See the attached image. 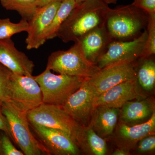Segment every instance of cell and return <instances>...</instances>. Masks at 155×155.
I'll list each match as a JSON object with an SVG mask.
<instances>
[{"label": "cell", "mask_w": 155, "mask_h": 155, "mask_svg": "<svg viewBox=\"0 0 155 155\" xmlns=\"http://www.w3.org/2000/svg\"><path fill=\"white\" fill-rule=\"evenodd\" d=\"M6 102L25 114L42 104L41 90L33 75L12 73L8 97Z\"/></svg>", "instance_id": "7"}, {"label": "cell", "mask_w": 155, "mask_h": 155, "mask_svg": "<svg viewBox=\"0 0 155 155\" xmlns=\"http://www.w3.org/2000/svg\"><path fill=\"white\" fill-rule=\"evenodd\" d=\"M0 2L6 10L17 11L22 19L28 21L38 8L36 0H0Z\"/></svg>", "instance_id": "22"}, {"label": "cell", "mask_w": 155, "mask_h": 155, "mask_svg": "<svg viewBox=\"0 0 155 155\" xmlns=\"http://www.w3.org/2000/svg\"><path fill=\"white\" fill-rule=\"evenodd\" d=\"M111 41L112 39L104 25L89 31L75 43L84 57L96 64Z\"/></svg>", "instance_id": "15"}, {"label": "cell", "mask_w": 155, "mask_h": 155, "mask_svg": "<svg viewBox=\"0 0 155 155\" xmlns=\"http://www.w3.org/2000/svg\"><path fill=\"white\" fill-rule=\"evenodd\" d=\"M76 143L78 147L84 143H87L90 149L96 155H105L107 143L104 139L96 133L92 128L82 127Z\"/></svg>", "instance_id": "20"}, {"label": "cell", "mask_w": 155, "mask_h": 155, "mask_svg": "<svg viewBox=\"0 0 155 155\" xmlns=\"http://www.w3.org/2000/svg\"><path fill=\"white\" fill-rule=\"evenodd\" d=\"M128 154V153L125 150L123 149L116 150L113 153V155H125Z\"/></svg>", "instance_id": "31"}, {"label": "cell", "mask_w": 155, "mask_h": 155, "mask_svg": "<svg viewBox=\"0 0 155 155\" xmlns=\"http://www.w3.org/2000/svg\"><path fill=\"white\" fill-rule=\"evenodd\" d=\"M28 28V21L25 19H22L18 23H14L9 18L0 19V41L11 38L16 34L27 32Z\"/></svg>", "instance_id": "23"}, {"label": "cell", "mask_w": 155, "mask_h": 155, "mask_svg": "<svg viewBox=\"0 0 155 155\" xmlns=\"http://www.w3.org/2000/svg\"><path fill=\"white\" fill-rule=\"evenodd\" d=\"M118 113V109L97 106L92 117V128L101 137L111 135L117 123Z\"/></svg>", "instance_id": "16"}, {"label": "cell", "mask_w": 155, "mask_h": 155, "mask_svg": "<svg viewBox=\"0 0 155 155\" xmlns=\"http://www.w3.org/2000/svg\"><path fill=\"white\" fill-rule=\"evenodd\" d=\"M131 5L148 14H155V0H134Z\"/></svg>", "instance_id": "27"}, {"label": "cell", "mask_w": 155, "mask_h": 155, "mask_svg": "<svg viewBox=\"0 0 155 155\" xmlns=\"http://www.w3.org/2000/svg\"><path fill=\"white\" fill-rule=\"evenodd\" d=\"M122 107L121 119L126 122L141 121L151 116L153 112L150 103L146 100L128 101Z\"/></svg>", "instance_id": "18"}, {"label": "cell", "mask_w": 155, "mask_h": 155, "mask_svg": "<svg viewBox=\"0 0 155 155\" xmlns=\"http://www.w3.org/2000/svg\"><path fill=\"white\" fill-rule=\"evenodd\" d=\"M46 68L60 74L85 79L92 77L100 70L96 64L84 57L75 43L68 50L52 53L48 58Z\"/></svg>", "instance_id": "4"}, {"label": "cell", "mask_w": 155, "mask_h": 155, "mask_svg": "<svg viewBox=\"0 0 155 155\" xmlns=\"http://www.w3.org/2000/svg\"><path fill=\"white\" fill-rule=\"evenodd\" d=\"M105 1L108 5H110V4H116L119 0H105ZM121 1H124V0H121Z\"/></svg>", "instance_id": "32"}, {"label": "cell", "mask_w": 155, "mask_h": 155, "mask_svg": "<svg viewBox=\"0 0 155 155\" xmlns=\"http://www.w3.org/2000/svg\"><path fill=\"white\" fill-rule=\"evenodd\" d=\"M147 29L137 38L128 41H112L96 65L100 69L117 64L135 62L141 57L146 41Z\"/></svg>", "instance_id": "8"}, {"label": "cell", "mask_w": 155, "mask_h": 155, "mask_svg": "<svg viewBox=\"0 0 155 155\" xmlns=\"http://www.w3.org/2000/svg\"><path fill=\"white\" fill-rule=\"evenodd\" d=\"M155 128V113L154 111L150 119L145 123L129 126L122 124L119 126V136L125 142L136 143L145 137L152 135Z\"/></svg>", "instance_id": "17"}, {"label": "cell", "mask_w": 155, "mask_h": 155, "mask_svg": "<svg viewBox=\"0 0 155 155\" xmlns=\"http://www.w3.org/2000/svg\"><path fill=\"white\" fill-rule=\"evenodd\" d=\"M8 134L0 130V155H24L21 150L17 149Z\"/></svg>", "instance_id": "26"}, {"label": "cell", "mask_w": 155, "mask_h": 155, "mask_svg": "<svg viewBox=\"0 0 155 155\" xmlns=\"http://www.w3.org/2000/svg\"><path fill=\"white\" fill-rule=\"evenodd\" d=\"M135 62L117 64L100 69L93 76L86 79L97 97L117 84L137 80Z\"/></svg>", "instance_id": "9"}, {"label": "cell", "mask_w": 155, "mask_h": 155, "mask_svg": "<svg viewBox=\"0 0 155 155\" xmlns=\"http://www.w3.org/2000/svg\"><path fill=\"white\" fill-rule=\"evenodd\" d=\"M88 1V0H75V2H76L77 4H79L83 2H85V1Z\"/></svg>", "instance_id": "33"}, {"label": "cell", "mask_w": 155, "mask_h": 155, "mask_svg": "<svg viewBox=\"0 0 155 155\" xmlns=\"http://www.w3.org/2000/svg\"><path fill=\"white\" fill-rule=\"evenodd\" d=\"M147 35L141 57L146 58L155 54V14L149 15L146 28Z\"/></svg>", "instance_id": "24"}, {"label": "cell", "mask_w": 155, "mask_h": 155, "mask_svg": "<svg viewBox=\"0 0 155 155\" xmlns=\"http://www.w3.org/2000/svg\"><path fill=\"white\" fill-rule=\"evenodd\" d=\"M61 3L55 2L37 8L28 21V28L25 40L27 49H37L47 41L48 29Z\"/></svg>", "instance_id": "10"}, {"label": "cell", "mask_w": 155, "mask_h": 155, "mask_svg": "<svg viewBox=\"0 0 155 155\" xmlns=\"http://www.w3.org/2000/svg\"><path fill=\"white\" fill-rule=\"evenodd\" d=\"M77 5L75 0H64L61 2L48 29L46 35L47 41L57 37L61 25Z\"/></svg>", "instance_id": "21"}, {"label": "cell", "mask_w": 155, "mask_h": 155, "mask_svg": "<svg viewBox=\"0 0 155 155\" xmlns=\"http://www.w3.org/2000/svg\"><path fill=\"white\" fill-rule=\"evenodd\" d=\"M26 116L30 125H41L61 130L76 143L82 127L62 106L43 103L28 112Z\"/></svg>", "instance_id": "6"}, {"label": "cell", "mask_w": 155, "mask_h": 155, "mask_svg": "<svg viewBox=\"0 0 155 155\" xmlns=\"http://www.w3.org/2000/svg\"><path fill=\"white\" fill-rule=\"evenodd\" d=\"M105 0H88L72 10L58 31L57 37L64 43L77 41L89 31L104 25L109 8Z\"/></svg>", "instance_id": "1"}, {"label": "cell", "mask_w": 155, "mask_h": 155, "mask_svg": "<svg viewBox=\"0 0 155 155\" xmlns=\"http://www.w3.org/2000/svg\"><path fill=\"white\" fill-rule=\"evenodd\" d=\"M0 130L5 132L11 139L10 127L8 120L5 116L3 114L1 109V103H0ZM12 140V139H11Z\"/></svg>", "instance_id": "29"}, {"label": "cell", "mask_w": 155, "mask_h": 155, "mask_svg": "<svg viewBox=\"0 0 155 155\" xmlns=\"http://www.w3.org/2000/svg\"><path fill=\"white\" fill-rule=\"evenodd\" d=\"M155 148V137L153 135L148 136L140 140L138 147V151L146 152L154 150Z\"/></svg>", "instance_id": "28"}, {"label": "cell", "mask_w": 155, "mask_h": 155, "mask_svg": "<svg viewBox=\"0 0 155 155\" xmlns=\"http://www.w3.org/2000/svg\"><path fill=\"white\" fill-rule=\"evenodd\" d=\"M64 0H36V4L38 7H42L50 3L55 2H62Z\"/></svg>", "instance_id": "30"}, {"label": "cell", "mask_w": 155, "mask_h": 155, "mask_svg": "<svg viewBox=\"0 0 155 155\" xmlns=\"http://www.w3.org/2000/svg\"><path fill=\"white\" fill-rule=\"evenodd\" d=\"M12 74L9 69L0 64V103L8 101Z\"/></svg>", "instance_id": "25"}, {"label": "cell", "mask_w": 155, "mask_h": 155, "mask_svg": "<svg viewBox=\"0 0 155 155\" xmlns=\"http://www.w3.org/2000/svg\"><path fill=\"white\" fill-rule=\"evenodd\" d=\"M153 55L146 58L140 57L141 61L136 69L137 81L142 88L150 91L153 89L155 83V63Z\"/></svg>", "instance_id": "19"}, {"label": "cell", "mask_w": 155, "mask_h": 155, "mask_svg": "<svg viewBox=\"0 0 155 155\" xmlns=\"http://www.w3.org/2000/svg\"><path fill=\"white\" fill-rule=\"evenodd\" d=\"M94 94L86 79L81 86L73 93L62 106L78 123L82 127H87L94 113Z\"/></svg>", "instance_id": "11"}, {"label": "cell", "mask_w": 155, "mask_h": 155, "mask_svg": "<svg viewBox=\"0 0 155 155\" xmlns=\"http://www.w3.org/2000/svg\"><path fill=\"white\" fill-rule=\"evenodd\" d=\"M0 64L14 74L32 75L35 65L25 53L19 51L11 38L0 41Z\"/></svg>", "instance_id": "14"}, {"label": "cell", "mask_w": 155, "mask_h": 155, "mask_svg": "<svg viewBox=\"0 0 155 155\" xmlns=\"http://www.w3.org/2000/svg\"><path fill=\"white\" fill-rule=\"evenodd\" d=\"M137 80L128 81L117 84L102 94L95 97L94 105L95 107L104 106L119 109L126 103L143 97L139 91Z\"/></svg>", "instance_id": "13"}, {"label": "cell", "mask_w": 155, "mask_h": 155, "mask_svg": "<svg viewBox=\"0 0 155 155\" xmlns=\"http://www.w3.org/2000/svg\"><path fill=\"white\" fill-rule=\"evenodd\" d=\"M149 15L133 5L109 9L104 26L112 41H128L137 38L146 29Z\"/></svg>", "instance_id": "2"}, {"label": "cell", "mask_w": 155, "mask_h": 155, "mask_svg": "<svg viewBox=\"0 0 155 155\" xmlns=\"http://www.w3.org/2000/svg\"><path fill=\"white\" fill-rule=\"evenodd\" d=\"M34 78L41 90L43 103L60 106L64 104L85 80L76 76L55 75L46 68Z\"/></svg>", "instance_id": "5"}, {"label": "cell", "mask_w": 155, "mask_h": 155, "mask_svg": "<svg viewBox=\"0 0 155 155\" xmlns=\"http://www.w3.org/2000/svg\"><path fill=\"white\" fill-rule=\"evenodd\" d=\"M1 109L8 122L12 141L25 155H50L48 151L32 133L26 114L8 103H1Z\"/></svg>", "instance_id": "3"}, {"label": "cell", "mask_w": 155, "mask_h": 155, "mask_svg": "<svg viewBox=\"0 0 155 155\" xmlns=\"http://www.w3.org/2000/svg\"><path fill=\"white\" fill-rule=\"evenodd\" d=\"M29 125L36 138L48 151L50 155L79 154V147L76 143L63 131L41 125Z\"/></svg>", "instance_id": "12"}]
</instances>
